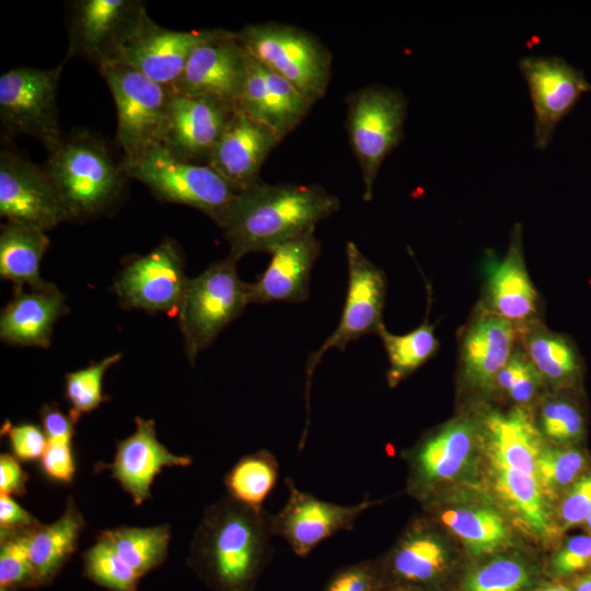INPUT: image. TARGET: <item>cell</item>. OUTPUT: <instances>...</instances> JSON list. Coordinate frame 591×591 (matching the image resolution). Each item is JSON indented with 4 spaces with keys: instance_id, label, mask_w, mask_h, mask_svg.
<instances>
[{
    "instance_id": "1",
    "label": "cell",
    "mask_w": 591,
    "mask_h": 591,
    "mask_svg": "<svg viewBox=\"0 0 591 591\" xmlns=\"http://www.w3.org/2000/svg\"><path fill=\"white\" fill-rule=\"evenodd\" d=\"M273 536L270 513L227 496L206 509L187 564L213 591H254L270 560Z\"/></svg>"
},
{
    "instance_id": "2",
    "label": "cell",
    "mask_w": 591,
    "mask_h": 591,
    "mask_svg": "<svg viewBox=\"0 0 591 591\" xmlns=\"http://www.w3.org/2000/svg\"><path fill=\"white\" fill-rule=\"evenodd\" d=\"M339 200L315 184L258 183L236 196L219 225L239 260L248 253L268 252L315 230L339 209Z\"/></svg>"
},
{
    "instance_id": "3",
    "label": "cell",
    "mask_w": 591,
    "mask_h": 591,
    "mask_svg": "<svg viewBox=\"0 0 591 591\" xmlns=\"http://www.w3.org/2000/svg\"><path fill=\"white\" fill-rule=\"evenodd\" d=\"M47 155L44 169L68 220L101 215L120 197L127 175L100 137L88 131L62 135Z\"/></svg>"
},
{
    "instance_id": "4",
    "label": "cell",
    "mask_w": 591,
    "mask_h": 591,
    "mask_svg": "<svg viewBox=\"0 0 591 591\" xmlns=\"http://www.w3.org/2000/svg\"><path fill=\"white\" fill-rule=\"evenodd\" d=\"M235 34L252 57L290 82L311 103L325 95L332 74V55L314 35L276 22L248 24Z\"/></svg>"
},
{
    "instance_id": "5",
    "label": "cell",
    "mask_w": 591,
    "mask_h": 591,
    "mask_svg": "<svg viewBox=\"0 0 591 591\" xmlns=\"http://www.w3.org/2000/svg\"><path fill=\"white\" fill-rule=\"evenodd\" d=\"M121 166L161 200L200 210L218 225L224 220L236 193L208 164L177 158L164 146L152 147L134 158H124Z\"/></svg>"
},
{
    "instance_id": "6",
    "label": "cell",
    "mask_w": 591,
    "mask_h": 591,
    "mask_svg": "<svg viewBox=\"0 0 591 591\" xmlns=\"http://www.w3.org/2000/svg\"><path fill=\"white\" fill-rule=\"evenodd\" d=\"M236 262L228 256L187 281L177 314L186 356L192 364L250 304L247 283L239 278Z\"/></svg>"
},
{
    "instance_id": "7",
    "label": "cell",
    "mask_w": 591,
    "mask_h": 591,
    "mask_svg": "<svg viewBox=\"0 0 591 591\" xmlns=\"http://www.w3.org/2000/svg\"><path fill=\"white\" fill-rule=\"evenodd\" d=\"M347 131L370 200L379 170L404 138L407 99L398 89L371 84L347 97Z\"/></svg>"
},
{
    "instance_id": "8",
    "label": "cell",
    "mask_w": 591,
    "mask_h": 591,
    "mask_svg": "<svg viewBox=\"0 0 591 591\" xmlns=\"http://www.w3.org/2000/svg\"><path fill=\"white\" fill-rule=\"evenodd\" d=\"M99 68L115 103L116 140L124 158L163 146L172 88L125 65L105 63Z\"/></svg>"
},
{
    "instance_id": "9",
    "label": "cell",
    "mask_w": 591,
    "mask_h": 591,
    "mask_svg": "<svg viewBox=\"0 0 591 591\" xmlns=\"http://www.w3.org/2000/svg\"><path fill=\"white\" fill-rule=\"evenodd\" d=\"M171 529L119 526L100 532L83 555V572L111 591H137L140 579L167 556Z\"/></svg>"
},
{
    "instance_id": "10",
    "label": "cell",
    "mask_w": 591,
    "mask_h": 591,
    "mask_svg": "<svg viewBox=\"0 0 591 591\" xmlns=\"http://www.w3.org/2000/svg\"><path fill=\"white\" fill-rule=\"evenodd\" d=\"M62 69L16 67L1 74L0 120L7 136L34 137L46 150L61 139L57 90Z\"/></svg>"
},
{
    "instance_id": "11",
    "label": "cell",
    "mask_w": 591,
    "mask_h": 591,
    "mask_svg": "<svg viewBox=\"0 0 591 591\" xmlns=\"http://www.w3.org/2000/svg\"><path fill=\"white\" fill-rule=\"evenodd\" d=\"M225 30L175 31L158 25L146 12L127 33L107 63L128 66L162 85L172 86L193 50Z\"/></svg>"
},
{
    "instance_id": "12",
    "label": "cell",
    "mask_w": 591,
    "mask_h": 591,
    "mask_svg": "<svg viewBox=\"0 0 591 591\" xmlns=\"http://www.w3.org/2000/svg\"><path fill=\"white\" fill-rule=\"evenodd\" d=\"M346 256L348 289L339 323L306 361L308 410L311 378L324 354L332 348L344 350L350 341L370 333H378L383 325L382 314L386 293L384 273L371 263L354 242L346 243Z\"/></svg>"
},
{
    "instance_id": "13",
    "label": "cell",
    "mask_w": 591,
    "mask_h": 591,
    "mask_svg": "<svg viewBox=\"0 0 591 591\" xmlns=\"http://www.w3.org/2000/svg\"><path fill=\"white\" fill-rule=\"evenodd\" d=\"M189 278L184 258L172 240L129 260L115 281L119 303L152 313H178Z\"/></svg>"
},
{
    "instance_id": "14",
    "label": "cell",
    "mask_w": 591,
    "mask_h": 591,
    "mask_svg": "<svg viewBox=\"0 0 591 591\" xmlns=\"http://www.w3.org/2000/svg\"><path fill=\"white\" fill-rule=\"evenodd\" d=\"M0 215L45 232L68 220L45 169L7 148L0 153Z\"/></svg>"
},
{
    "instance_id": "15",
    "label": "cell",
    "mask_w": 591,
    "mask_h": 591,
    "mask_svg": "<svg viewBox=\"0 0 591 591\" xmlns=\"http://www.w3.org/2000/svg\"><path fill=\"white\" fill-rule=\"evenodd\" d=\"M285 483L288 498L280 511L270 514L271 529L274 536L283 538L300 557L334 534L351 531L360 514L378 503L366 499L355 505H338L300 490L290 478Z\"/></svg>"
},
{
    "instance_id": "16",
    "label": "cell",
    "mask_w": 591,
    "mask_h": 591,
    "mask_svg": "<svg viewBox=\"0 0 591 591\" xmlns=\"http://www.w3.org/2000/svg\"><path fill=\"white\" fill-rule=\"evenodd\" d=\"M519 68L526 80L534 111V143L544 150L557 124L569 114L582 93L591 91L581 69L559 56H526Z\"/></svg>"
},
{
    "instance_id": "17",
    "label": "cell",
    "mask_w": 591,
    "mask_h": 591,
    "mask_svg": "<svg viewBox=\"0 0 591 591\" xmlns=\"http://www.w3.org/2000/svg\"><path fill=\"white\" fill-rule=\"evenodd\" d=\"M147 12L138 0H78L69 10L67 57H80L99 67L107 63L118 45Z\"/></svg>"
},
{
    "instance_id": "18",
    "label": "cell",
    "mask_w": 591,
    "mask_h": 591,
    "mask_svg": "<svg viewBox=\"0 0 591 591\" xmlns=\"http://www.w3.org/2000/svg\"><path fill=\"white\" fill-rule=\"evenodd\" d=\"M246 69V51L233 31L198 45L178 79L175 93L209 97L237 108Z\"/></svg>"
},
{
    "instance_id": "19",
    "label": "cell",
    "mask_w": 591,
    "mask_h": 591,
    "mask_svg": "<svg viewBox=\"0 0 591 591\" xmlns=\"http://www.w3.org/2000/svg\"><path fill=\"white\" fill-rule=\"evenodd\" d=\"M280 141L270 128L237 107L212 148L207 164L235 193H241L260 183V169Z\"/></svg>"
},
{
    "instance_id": "20",
    "label": "cell",
    "mask_w": 591,
    "mask_h": 591,
    "mask_svg": "<svg viewBox=\"0 0 591 591\" xmlns=\"http://www.w3.org/2000/svg\"><path fill=\"white\" fill-rule=\"evenodd\" d=\"M234 111V107L213 99L173 91L163 146L179 159L207 164Z\"/></svg>"
},
{
    "instance_id": "21",
    "label": "cell",
    "mask_w": 591,
    "mask_h": 591,
    "mask_svg": "<svg viewBox=\"0 0 591 591\" xmlns=\"http://www.w3.org/2000/svg\"><path fill=\"white\" fill-rule=\"evenodd\" d=\"M136 430L117 442L111 464L99 463L130 495L136 506L151 498V486L164 467H186L192 457L170 452L157 438L153 419L135 418Z\"/></svg>"
},
{
    "instance_id": "22",
    "label": "cell",
    "mask_w": 591,
    "mask_h": 591,
    "mask_svg": "<svg viewBox=\"0 0 591 591\" xmlns=\"http://www.w3.org/2000/svg\"><path fill=\"white\" fill-rule=\"evenodd\" d=\"M312 105L290 82L246 51L239 108L270 128L282 140L305 118Z\"/></svg>"
},
{
    "instance_id": "23",
    "label": "cell",
    "mask_w": 591,
    "mask_h": 591,
    "mask_svg": "<svg viewBox=\"0 0 591 591\" xmlns=\"http://www.w3.org/2000/svg\"><path fill=\"white\" fill-rule=\"evenodd\" d=\"M450 560V549L441 535L427 521L418 520L378 564L383 583L427 591L441 580Z\"/></svg>"
},
{
    "instance_id": "24",
    "label": "cell",
    "mask_w": 591,
    "mask_h": 591,
    "mask_svg": "<svg viewBox=\"0 0 591 591\" xmlns=\"http://www.w3.org/2000/svg\"><path fill=\"white\" fill-rule=\"evenodd\" d=\"M477 437L475 425L463 419L451 421L426 437L408 455L410 490L428 496L437 485L460 475L474 454Z\"/></svg>"
},
{
    "instance_id": "25",
    "label": "cell",
    "mask_w": 591,
    "mask_h": 591,
    "mask_svg": "<svg viewBox=\"0 0 591 591\" xmlns=\"http://www.w3.org/2000/svg\"><path fill=\"white\" fill-rule=\"evenodd\" d=\"M271 258L253 283H247L250 303H299L310 296L311 273L321 254L314 231L288 241L270 252Z\"/></svg>"
},
{
    "instance_id": "26",
    "label": "cell",
    "mask_w": 591,
    "mask_h": 591,
    "mask_svg": "<svg viewBox=\"0 0 591 591\" xmlns=\"http://www.w3.org/2000/svg\"><path fill=\"white\" fill-rule=\"evenodd\" d=\"M514 325L487 312L465 329L461 358L466 381L480 390H490L499 372L513 355Z\"/></svg>"
},
{
    "instance_id": "27",
    "label": "cell",
    "mask_w": 591,
    "mask_h": 591,
    "mask_svg": "<svg viewBox=\"0 0 591 591\" xmlns=\"http://www.w3.org/2000/svg\"><path fill=\"white\" fill-rule=\"evenodd\" d=\"M66 311L65 296L55 285L31 291L14 288L12 300L1 312L0 337L13 345L47 348L54 325Z\"/></svg>"
},
{
    "instance_id": "28",
    "label": "cell",
    "mask_w": 591,
    "mask_h": 591,
    "mask_svg": "<svg viewBox=\"0 0 591 591\" xmlns=\"http://www.w3.org/2000/svg\"><path fill=\"white\" fill-rule=\"evenodd\" d=\"M487 299L490 312L512 323L530 320L537 308V293L525 269L521 229L514 225L508 254L488 265Z\"/></svg>"
},
{
    "instance_id": "29",
    "label": "cell",
    "mask_w": 591,
    "mask_h": 591,
    "mask_svg": "<svg viewBox=\"0 0 591 591\" xmlns=\"http://www.w3.org/2000/svg\"><path fill=\"white\" fill-rule=\"evenodd\" d=\"M84 518L69 497L59 519L39 524L30 534L28 554L34 587L49 584L76 552Z\"/></svg>"
},
{
    "instance_id": "30",
    "label": "cell",
    "mask_w": 591,
    "mask_h": 591,
    "mask_svg": "<svg viewBox=\"0 0 591 591\" xmlns=\"http://www.w3.org/2000/svg\"><path fill=\"white\" fill-rule=\"evenodd\" d=\"M49 247L45 231L7 222L0 231V276L15 288L47 289L53 283L40 277L42 258Z\"/></svg>"
},
{
    "instance_id": "31",
    "label": "cell",
    "mask_w": 591,
    "mask_h": 591,
    "mask_svg": "<svg viewBox=\"0 0 591 591\" xmlns=\"http://www.w3.org/2000/svg\"><path fill=\"white\" fill-rule=\"evenodd\" d=\"M440 522L462 541L473 556L490 554L510 541L506 519L495 508L482 503L448 506L438 513Z\"/></svg>"
},
{
    "instance_id": "32",
    "label": "cell",
    "mask_w": 591,
    "mask_h": 591,
    "mask_svg": "<svg viewBox=\"0 0 591 591\" xmlns=\"http://www.w3.org/2000/svg\"><path fill=\"white\" fill-rule=\"evenodd\" d=\"M525 349L541 379L556 387L577 386L583 364L577 346L568 336L536 329L528 336Z\"/></svg>"
},
{
    "instance_id": "33",
    "label": "cell",
    "mask_w": 591,
    "mask_h": 591,
    "mask_svg": "<svg viewBox=\"0 0 591 591\" xmlns=\"http://www.w3.org/2000/svg\"><path fill=\"white\" fill-rule=\"evenodd\" d=\"M279 465L267 450H258L241 457L224 476V486L234 500L256 510L276 485Z\"/></svg>"
},
{
    "instance_id": "34",
    "label": "cell",
    "mask_w": 591,
    "mask_h": 591,
    "mask_svg": "<svg viewBox=\"0 0 591 591\" xmlns=\"http://www.w3.org/2000/svg\"><path fill=\"white\" fill-rule=\"evenodd\" d=\"M376 334L389 358L387 382L392 387L427 362L439 347L434 326L427 321L404 335L392 334L384 325Z\"/></svg>"
},
{
    "instance_id": "35",
    "label": "cell",
    "mask_w": 591,
    "mask_h": 591,
    "mask_svg": "<svg viewBox=\"0 0 591 591\" xmlns=\"http://www.w3.org/2000/svg\"><path fill=\"white\" fill-rule=\"evenodd\" d=\"M586 453L577 445L545 447L538 461V477L547 499L554 503L588 468Z\"/></svg>"
},
{
    "instance_id": "36",
    "label": "cell",
    "mask_w": 591,
    "mask_h": 591,
    "mask_svg": "<svg viewBox=\"0 0 591 591\" xmlns=\"http://www.w3.org/2000/svg\"><path fill=\"white\" fill-rule=\"evenodd\" d=\"M532 569L522 559L498 556L468 571L460 591H530Z\"/></svg>"
},
{
    "instance_id": "37",
    "label": "cell",
    "mask_w": 591,
    "mask_h": 591,
    "mask_svg": "<svg viewBox=\"0 0 591 591\" xmlns=\"http://www.w3.org/2000/svg\"><path fill=\"white\" fill-rule=\"evenodd\" d=\"M121 357V354L116 352L66 374L65 391L70 404L68 414L72 419L78 421L81 415L95 410L108 399L103 391V379L107 370L119 362Z\"/></svg>"
},
{
    "instance_id": "38",
    "label": "cell",
    "mask_w": 591,
    "mask_h": 591,
    "mask_svg": "<svg viewBox=\"0 0 591 591\" xmlns=\"http://www.w3.org/2000/svg\"><path fill=\"white\" fill-rule=\"evenodd\" d=\"M540 430L560 445H577L584 437V416L578 403L568 397L551 398L540 414Z\"/></svg>"
},
{
    "instance_id": "39",
    "label": "cell",
    "mask_w": 591,
    "mask_h": 591,
    "mask_svg": "<svg viewBox=\"0 0 591 591\" xmlns=\"http://www.w3.org/2000/svg\"><path fill=\"white\" fill-rule=\"evenodd\" d=\"M32 531L0 533V591L35 588L28 554Z\"/></svg>"
},
{
    "instance_id": "40",
    "label": "cell",
    "mask_w": 591,
    "mask_h": 591,
    "mask_svg": "<svg viewBox=\"0 0 591 591\" xmlns=\"http://www.w3.org/2000/svg\"><path fill=\"white\" fill-rule=\"evenodd\" d=\"M541 378L524 354L515 352L499 372L495 386L518 404L531 402L537 393Z\"/></svg>"
},
{
    "instance_id": "41",
    "label": "cell",
    "mask_w": 591,
    "mask_h": 591,
    "mask_svg": "<svg viewBox=\"0 0 591 591\" xmlns=\"http://www.w3.org/2000/svg\"><path fill=\"white\" fill-rule=\"evenodd\" d=\"M558 531L582 524L591 513V472L580 476L558 499L554 510Z\"/></svg>"
},
{
    "instance_id": "42",
    "label": "cell",
    "mask_w": 591,
    "mask_h": 591,
    "mask_svg": "<svg viewBox=\"0 0 591 591\" xmlns=\"http://www.w3.org/2000/svg\"><path fill=\"white\" fill-rule=\"evenodd\" d=\"M591 567V535L569 537L549 560L548 570L556 578L575 577Z\"/></svg>"
},
{
    "instance_id": "43",
    "label": "cell",
    "mask_w": 591,
    "mask_h": 591,
    "mask_svg": "<svg viewBox=\"0 0 591 591\" xmlns=\"http://www.w3.org/2000/svg\"><path fill=\"white\" fill-rule=\"evenodd\" d=\"M382 584L378 560H367L339 568L322 591H378Z\"/></svg>"
},
{
    "instance_id": "44",
    "label": "cell",
    "mask_w": 591,
    "mask_h": 591,
    "mask_svg": "<svg viewBox=\"0 0 591 591\" xmlns=\"http://www.w3.org/2000/svg\"><path fill=\"white\" fill-rule=\"evenodd\" d=\"M1 433L7 436L12 454L19 461L40 460L47 447L43 428L34 424L12 425L7 420L1 428Z\"/></svg>"
},
{
    "instance_id": "45",
    "label": "cell",
    "mask_w": 591,
    "mask_h": 591,
    "mask_svg": "<svg viewBox=\"0 0 591 591\" xmlns=\"http://www.w3.org/2000/svg\"><path fill=\"white\" fill-rule=\"evenodd\" d=\"M40 470L54 482L69 484L76 474V460L72 440H47V447L42 455Z\"/></svg>"
},
{
    "instance_id": "46",
    "label": "cell",
    "mask_w": 591,
    "mask_h": 591,
    "mask_svg": "<svg viewBox=\"0 0 591 591\" xmlns=\"http://www.w3.org/2000/svg\"><path fill=\"white\" fill-rule=\"evenodd\" d=\"M39 524L12 496L0 495V533L28 532Z\"/></svg>"
},
{
    "instance_id": "47",
    "label": "cell",
    "mask_w": 591,
    "mask_h": 591,
    "mask_svg": "<svg viewBox=\"0 0 591 591\" xmlns=\"http://www.w3.org/2000/svg\"><path fill=\"white\" fill-rule=\"evenodd\" d=\"M28 474L19 460L9 453L0 455V493L8 496H23L26 493Z\"/></svg>"
},
{
    "instance_id": "48",
    "label": "cell",
    "mask_w": 591,
    "mask_h": 591,
    "mask_svg": "<svg viewBox=\"0 0 591 591\" xmlns=\"http://www.w3.org/2000/svg\"><path fill=\"white\" fill-rule=\"evenodd\" d=\"M39 414L47 440H73L77 421L69 414H63L56 405H44Z\"/></svg>"
},
{
    "instance_id": "49",
    "label": "cell",
    "mask_w": 591,
    "mask_h": 591,
    "mask_svg": "<svg viewBox=\"0 0 591 591\" xmlns=\"http://www.w3.org/2000/svg\"><path fill=\"white\" fill-rule=\"evenodd\" d=\"M569 588L571 591H591V572L575 576Z\"/></svg>"
},
{
    "instance_id": "50",
    "label": "cell",
    "mask_w": 591,
    "mask_h": 591,
    "mask_svg": "<svg viewBox=\"0 0 591 591\" xmlns=\"http://www.w3.org/2000/svg\"><path fill=\"white\" fill-rule=\"evenodd\" d=\"M530 591H571L569 586L560 581L545 582Z\"/></svg>"
},
{
    "instance_id": "51",
    "label": "cell",
    "mask_w": 591,
    "mask_h": 591,
    "mask_svg": "<svg viewBox=\"0 0 591 591\" xmlns=\"http://www.w3.org/2000/svg\"><path fill=\"white\" fill-rule=\"evenodd\" d=\"M378 591H419L409 587L395 584V583H383Z\"/></svg>"
},
{
    "instance_id": "52",
    "label": "cell",
    "mask_w": 591,
    "mask_h": 591,
    "mask_svg": "<svg viewBox=\"0 0 591 591\" xmlns=\"http://www.w3.org/2000/svg\"><path fill=\"white\" fill-rule=\"evenodd\" d=\"M582 524H583L586 531H587L588 533H590L589 535H591V513H590V515L586 519V521H584Z\"/></svg>"
}]
</instances>
